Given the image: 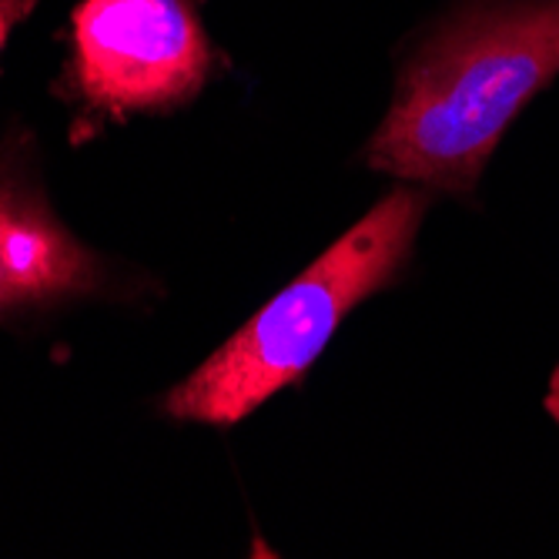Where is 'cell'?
<instances>
[{
    "mask_svg": "<svg viewBox=\"0 0 559 559\" xmlns=\"http://www.w3.org/2000/svg\"><path fill=\"white\" fill-rule=\"evenodd\" d=\"M559 78V0H466L405 58L369 165L466 194L530 100Z\"/></svg>",
    "mask_w": 559,
    "mask_h": 559,
    "instance_id": "6da1fadb",
    "label": "cell"
},
{
    "mask_svg": "<svg viewBox=\"0 0 559 559\" xmlns=\"http://www.w3.org/2000/svg\"><path fill=\"white\" fill-rule=\"evenodd\" d=\"M37 8V0H0V55H4V44L11 40L14 27L31 17Z\"/></svg>",
    "mask_w": 559,
    "mask_h": 559,
    "instance_id": "5b68a950",
    "label": "cell"
},
{
    "mask_svg": "<svg viewBox=\"0 0 559 559\" xmlns=\"http://www.w3.org/2000/svg\"><path fill=\"white\" fill-rule=\"evenodd\" d=\"M215 74L201 0H81L71 14L68 87L84 111L128 118L191 100Z\"/></svg>",
    "mask_w": 559,
    "mask_h": 559,
    "instance_id": "3957f363",
    "label": "cell"
},
{
    "mask_svg": "<svg viewBox=\"0 0 559 559\" xmlns=\"http://www.w3.org/2000/svg\"><path fill=\"white\" fill-rule=\"evenodd\" d=\"M94 282L91 251L55 222L31 188L0 178V309L84 292Z\"/></svg>",
    "mask_w": 559,
    "mask_h": 559,
    "instance_id": "277c9868",
    "label": "cell"
},
{
    "mask_svg": "<svg viewBox=\"0 0 559 559\" xmlns=\"http://www.w3.org/2000/svg\"><path fill=\"white\" fill-rule=\"evenodd\" d=\"M426 212L429 198L419 188L385 194L171 389L165 402L168 416L178 423L235 426L275 392L298 382L355 305L382 292L409 262Z\"/></svg>",
    "mask_w": 559,
    "mask_h": 559,
    "instance_id": "7a4b0ae2",
    "label": "cell"
},
{
    "mask_svg": "<svg viewBox=\"0 0 559 559\" xmlns=\"http://www.w3.org/2000/svg\"><path fill=\"white\" fill-rule=\"evenodd\" d=\"M546 413L552 416V423L559 426V366L549 376V389H546Z\"/></svg>",
    "mask_w": 559,
    "mask_h": 559,
    "instance_id": "8992f818",
    "label": "cell"
}]
</instances>
